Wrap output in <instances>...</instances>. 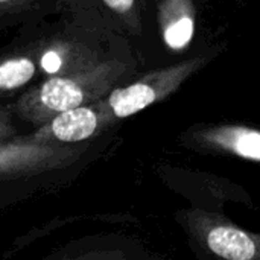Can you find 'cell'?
<instances>
[{"label": "cell", "instance_id": "cell-1", "mask_svg": "<svg viewBox=\"0 0 260 260\" xmlns=\"http://www.w3.org/2000/svg\"><path fill=\"white\" fill-rule=\"evenodd\" d=\"M134 70L131 58L110 50L85 67L47 76L17 99L14 111L40 126L62 111L104 99L120 84L129 82Z\"/></svg>", "mask_w": 260, "mask_h": 260}, {"label": "cell", "instance_id": "cell-2", "mask_svg": "<svg viewBox=\"0 0 260 260\" xmlns=\"http://www.w3.org/2000/svg\"><path fill=\"white\" fill-rule=\"evenodd\" d=\"M210 58V55H200L168 67L151 70L137 79L111 90L108 96L101 99L102 107L113 123L137 114L175 93L190 76L201 70Z\"/></svg>", "mask_w": 260, "mask_h": 260}, {"label": "cell", "instance_id": "cell-3", "mask_svg": "<svg viewBox=\"0 0 260 260\" xmlns=\"http://www.w3.org/2000/svg\"><path fill=\"white\" fill-rule=\"evenodd\" d=\"M81 155L70 145L41 143L29 136L0 142V178H20L70 166Z\"/></svg>", "mask_w": 260, "mask_h": 260}, {"label": "cell", "instance_id": "cell-4", "mask_svg": "<svg viewBox=\"0 0 260 260\" xmlns=\"http://www.w3.org/2000/svg\"><path fill=\"white\" fill-rule=\"evenodd\" d=\"M110 50L102 49L101 38L84 29H61L43 34L38 53L40 75L46 78L85 67Z\"/></svg>", "mask_w": 260, "mask_h": 260}, {"label": "cell", "instance_id": "cell-5", "mask_svg": "<svg viewBox=\"0 0 260 260\" xmlns=\"http://www.w3.org/2000/svg\"><path fill=\"white\" fill-rule=\"evenodd\" d=\"M113 125L102 102L96 101L53 116L29 134V137L41 143L72 145L93 139Z\"/></svg>", "mask_w": 260, "mask_h": 260}, {"label": "cell", "instance_id": "cell-6", "mask_svg": "<svg viewBox=\"0 0 260 260\" xmlns=\"http://www.w3.org/2000/svg\"><path fill=\"white\" fill-rule=\"evenodd\" d=\"M186 142L198 149L230 154L253 163L260 161V133L244 125H203L186 133Z\"/></svg>", "mask_w": 260, "mask_h": 260}, {"label": "cell", "instance_id": "cell-7", "mask_svg": "<svg viewBox=\"0 0 260 260\" xmlns=\"http://www.w3.org/2000/svg\"><path fill=\"white\" fill-rule=\"evenodd\" d=\"M41 35L14 43L0 52V96L17 91L40 75Z\"/></svg>", "mask_w": 260, "mask_h": 260}, {"label": "cell", "instance_id": "cell-8", "mask_svg": "<svg viewBox=\"0 0 260 260\" xmlns=\"http://www.w3.org/2000/svg\"><path fill=\"white\" fill-rule=\"evenodd\" d=\"M204 224V241L209 250L224 260H259V236L230 222L215 221L209 216Z\"/></svg>", "mask_w": 260, "mask_h": 260}, {"label": "cell", "instance_id": "cell-9", "mask_svg": "<svg viewBox=\"0 0 260 260\" xmlns=\"http://www.w3.org/2000/svg\"><path fill=\"white\" fill-rule=\"evenodd\" d=\"M161 34L172 50L184 49L195 30V8L190 0H166L160 11Z\"/></svg>", "mask_w": 260, "mask_h": 260}, {"label": "cell", "instance_id": "cell-10", "mask_svg": "<svg viewBox=\"0 0 260 260\" xmlns=\"http://www.w3.org/2000/svg\"><path fill=\"white\" fill-rule=\"evenodd\" d=\"M58 0H0V30L53 11Z\"/></svg>", "mask_w": 260, "mask_h": 260}, {"label": "cell", "instance_id": "cell-11", "mask_svg": "<svg viewBox=\"0 0 260 260\" xmlns=\"http://www.w3.org/2000/svg\"><path fill=\"white\" fill-rule=\"evenodd\" d=\"M108 11L133 34L142 29V14L139 0H102Z\"/></svg>", "mask_w": 260, "mask_h": 260}, {"label": "cell", "instance_id": "cell-12", "mask_svg": "<svg viewBox=\"0 0 260 260\" xmlns=\"http://www.w3.org/2000/svg\"><path fill=\"white\" fill-rule=\"evenodd\" d=\"M73 260H129L123 253L120 251H96L84 254L78 259Z\"/></svg>", "mask_w": 260, "mask_h": 260}, {"label": "cell", "instance_id": "cell-13", "mask_svg": "<svg viewBox=\"0 0 260 260\" xmlns=\"http://www.w3.org/2000/svg\"><path fill=\"white\" fill-rule=\"evenodd\" d=\"M15 128L11 122V114L8 110L0 108V140L3 139H9L11 136H14Z\"/></svg>", "mask_w": 260, "mask_h": 260}]
</instances>
